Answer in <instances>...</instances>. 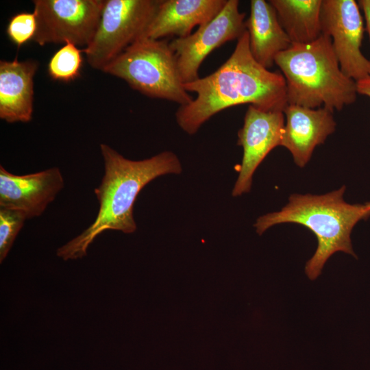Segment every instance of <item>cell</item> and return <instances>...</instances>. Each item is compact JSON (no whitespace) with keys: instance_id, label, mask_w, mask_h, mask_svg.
<instances>
[{"instance_id":"14","label":"cell","mask_w":370,"mask_h":370,"mask_svg":"<svg viewBox=\"0 0 370 370\" xmlns=\"http://www.w3.org/2000/svg\"><path fill=\"white\" fill-rule=\"evenodd\" d=\"M38 63L34 60L0 62V118L12 123L32 120L34 77Z\"/></svg>"},{"instance_id":"7","label":"cell","mask_w":370,"mask_h":370,"mask_svg":"<svg viewBox=\"0 0 370 370\" xmlns=\"http://www.w3.org/2000/svg\"><path fill=\"white\" fill-rule=\"evenodd\" d=\"M37 29L33 41L40 46L71 42L87 47L97 29L106 0H35Z\"/></svg>"},{"instance_id":"8","label":"cell","mask_w":370,"mask_h":370,"mask_svg":"<svg viewBox=\"0 0 370 370\" xmlns=\"http://www.w3.org/2000/svg\"><path fill=\"white\" fill-rule=\"evenodd\" d=\"M322 34L331 38L343 73L356 82L370 77V60L361 51L363 19L354 0H322Z\"/></svg>"},{"instance_id":"4","label":"cell","mask_w":370,"mask_h":370,"mask_svg":"<svg viewBox=\"0 0 370 370\" xmlns=\"http://www.w3.org/2000/svg\"><path fill=\"white\" fill-rule=\"evenodd\" d=\"M275 64L286 81L288 104L334 112L356 100V82L341 71L326 35L310 43H292L276 56Z\"/></svg>"},{"instance_id":"19","label":"cell","mask_w":370,"mask_h":370,"mask_svg":"<svg viewBox=\"0 0 370 370\" xmlns=\"http://www.w3.org/2000/svg\"><path fill=\"white\" fill-rule=\"evenodd\" d=\"M37 29L36 18L34 12H19L13 15L8 24L6 33L10 40L20 47L33 40Z\"/></svg>"},{"instance_id":"17","label":"cell","mask_w":370,"mask_h":370,"mask_svg":"<svg viewBox=\"0 0 370 370\" xmlns=\"http://www.w3.org/2000/svg\"><path fill=\"white\" fill-rule=\"evenodd\" d=\"M83 50L71 42H66L50 58L47 71L51 79L69 82L80 75Z\"/></svg>"},{"instance_id":"11","label":"cell","mask_w":370,"mask_h":370,"mask_svg":"<svg viewBox=\"0 0 370 370\" xmlns=\"http://www.w3.org/2000/svg\"><path fill=\"white\" fill-rule=\"evenodd\" d=\"M58 167L17 175L0 166V208L22 212L27 219L38 217L64 188Z\"/></svg>"},{"instance_id":"2","label":"cell","mask_w":370,"mask_h":370,"mask_svg":"<svg viewBox=\"0 0 370 370\" xmlns=\"http://www.w3.org/2000/svg\"><path fill=\"white\" fill-rule=\"evenodd\" d=\"M104 175L95 189L99 210L95 221L82 233L57 249L64 260L81 258L95 238L106 230L131 234L136 224L133 208L141 190L156 177L180 174L182 165L177 156L164 151L143 160L125 158L106 144L100 145Z\"/></svg>"},{"instance_id":"3","label":"cell","mask_w":370,"mask_h":370,"mask_svg":"<svg viewBox=\"0 0 370 370\" xmlns=\"http://www.w3.org/2000/svg\"><path fill=\"white\" fill-rule=\"evenodd\" d=\"M345 186L324 195H291L281 210L257 219L256 232L261 235L276 224L293 223L309 229L317 240V249L308 260L305 272L314 280L321 273L327 260L337 251L356 257L351 233L360 220L370 217V208L365 204H350L343 199Z\"/></svg>"},{"instance_id":"13","label":"cell","mask_w":370,"mask_h":370,"mask_svg":"<svg viewBox=\"0 0 370 370\" xmlns=\"http://www.w3.org/2000/svg\"><path fill=\"white\" fill-rule=\"evenodd\" d=\"M226 2L227 0H161L141 38L186 37L192 34L195 26L199 27L215 17Z\"/></svg>"},{"instance_id":"12","label":"cell","mask_w":370,"mask_h":370,"mask_svg":"<svg viewBox=\"0 0 370 370\" xmlns=\"http://www.w3.org/2000/svg\"><path fill=\"white\" fill-rule=\"evenodd\" d=\"M282 146L292 154L295 163L304 167L310 160L314 148L323 144L336 128L332 110L309 108L288 104Z\"/></svg>"},{"instance_id":"5","label":"cell","mask_w":370,"mask_h":370,"mask_svg":"<svg viewBox=\"0 0 370 370\" xmlns=\"http://www.w3.org/2000/svg\"><path fill=\"white\" fill-rule=\"evenodd\" d=\"M103 71L122 79L133 89L151 98L180 106L193 100L184 88L176 56L166 40L139 39Z\"/></svg>"},{"instance_id":"9","label":"cell","mask_w":370,"mask_h":370,"mask_svg":"<svg viewBox=\"0 0 370 370\" xmlns=\"http://www.w3.org/2000/svg\"><path fill=\"white\" fill-rule=\"evenodd\" d=\"M238 5V0H227L211 21L189 36L175 38L169 42L184 84L199 78V67L212 51L227 42L238 40L246 31L245 13L239 11Z\"/></svg>"},{"instance_id":"6","label":"cell","mask_w":370,"mask_h":370,"mask_svg":"<svg viewBox=\"0 0 370 370\" xmlns=\"http://www.w3.org/2000/svg\"><path fill=\"white\" fill-rule=\"evenodd\" d=\"M161 0H106L96 33L84 48L88 63L103 70L141 38Z\"/></svg>"},{"instance_id":"21","label":"cell","mask_w":370,"mask_h":370,"mask_svg":"<svg viewBox=\"0 0 370 370\" xmlns=\"http://www.w3.org/2000/svg\"><path fill=\"white\" fill-rule=\"evenodd\" d=\"M356 87L358 94L370 98V77L356 82Z\"/></svg>"},{"instance_id":"1","label":"cell","mask_w":370,"mask_h":370,"mask_svg":"<svg viewBox=\"0 0 370 370\" xmlns=\"http://www.w3.org/2000/svg\"><path fill=\"white\" fill-rule=\"evenodd\" d=\"M187 92L197 94L188 104L180 106L175 119L189 135L219 112L249 103L267 111H284L288 105L282 74L272 72L253 58L246 30L237 40L228 59L214 72L185 84Z\"/></svg>"},{"instance_id":"16","label":"cell","mask_w":370,"mask_h":370,"mask_svg":"<svg viewBox=\"0 0 370 370\" xmlns=\"http://www.w3.org/2000/svg\"><path fill=\"white\" fill-rule=\"evenodd\" d=\"M292 43L307 44L321 35L322 0H270Z\"/></svg>"},{"instance_id":"20","label":"cell","mask_w":370,"mask_h":370,"mask_svg":"<svg viewBox=\"0 0 370 370\" xmlns=\"http://www.w3.org/2000/svg\"><path fill=\"white\" fill-rule=\"evenodd\" d=\"M358 3L363 12L366 21L367 31L370 38V0H360Z\"/></svg>"},{"instance_id":"10","label":"cell","mask_w":370,"mask_h":370,"mask_svg":"<svg viewBox=\"0 0 370 370\" xmlns=\"http://www.w3.org/2000/svg\"><path fill=\"white\" fill-rule=\"evenodd\" d=\"M284 125L282 111L248 107L243 125L238 132L237 145L243 147V156L232 196L250 191L253 175L258 166L273 149L282 146Z\"/></svg>"},{"instance_id":"22","label":"cell","mask_w":370,"mask_h":370,"mask_svg":"<svg viewBox=\"0 0 370 370\" xmlns=\"http://www.w3.org/2000/svg\"><path fill=\"white\" fill-rule=\"evenodd\" d=\"M369 208H370V202H367Z\"/></svg>"},{"instance_id":"15","label":"cell","mask_w":370,"mask_h":370,"mask_svg":"<svg viewBox=\"0 0 370 370\" xmlns=\"http://www.w3.org/2000/svg\"><path fill=\"white\" fill-rule=\"evenodd\" d=\"M245 27L253 58L267 69L275 64L276 56L292 45L278 21L275 8L269 1H250V14L245 21Z\"/></svg>"},{"instance_id":"18","label":"cell","mask_w":370,"mask_h":370,"mask_svg":"<svg viewBox=\"0 0 370 370\" xmlns=\"http://www.w3.org/2000/svg\"><path fill=\"white\" fill-rule=\"evenodd\" d=\"M25 215L21 211L0 208V262L8 254L23 227Z\"/></svg>"}]
</instances>
